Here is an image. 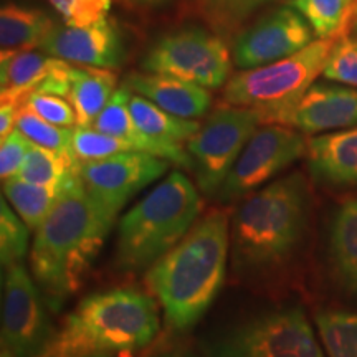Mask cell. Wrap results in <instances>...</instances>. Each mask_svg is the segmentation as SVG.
<instances>
[{
  "label": "cell",
  "instance_id": "obj_1",
  "mask_svg": "<svg viewBox=\"0 0 357 357\" xmlns=\"http://www.w3.org/2000/svg\"><path fill=\"white\" fill-rule=\"evenodd\" d=\"M113 222L84 190L78 171L71 172L52 212L35 231L30 255L33 280L53 311L78 287Z\"/></svg>",
  "mask_w": 357,
  "mask_h": 357
},
{
  "label": "cell",
  "instance_id": "obj_2",
  "mask_svg": "<svg viewBox=\"0 0 357 357\" xmlns=\"http://www.w3.org/2000/svg\"><path fill=\"white\" fill-rule=\"evenodd\" d=\"M230 243L229 215L212 211L147 270V287L171 328H192L215 301L225 280Z\"/></svg>",
  "mask_w": 357,
  "mask_h": 357
},
{
  "label": "cell",
  "instance_id": "obj_3",
  "mask_svg": "<svg viewBox=\"0 0 357 357\" xmlns=\"http://www.w3.org/2000/svg\"><path fill=\"white\" fill-rule=\"evenodd\" d=\"M307 218V187L289 174L253 192L231 223V258L240 273H260L288 260L301 242Z\"/></svg>",
  "mask_w": 357,
  "mask_h": 357
},
{
  "label": "cell",
  "instance_id": "obj_4",
  "mask_svg": "<svg viewBox=\"0 0 357 357\" xmlns=\"http://www.w3.org/2000/svg\"><path fill=\"white\" fill-rule=\"evenodd\" d=\"M153 296L136 288L88 294L65 319L47 357H82L144 349L159 334Z\"/></svg>",
  "mask_w": 357,
  "mask_h": 357
},
{
  "label": "cell",
  "instance_id": "obj_5",
  "mask_svg": "<svg viewBox=\"0 0 357 357\" xmlns=\"http://www.w3.org/2000/svg\"><path fill=\"white\" fill-rule=\"evenodd\" d=\"M202 211L197 187L172 171L124 213L116 238V266L124 271L151 268L195 225Z\"/></svg>",
  "mask_w": 357,
  "mask_h": 357
},
{
  "label": "cell",
  "instance_id": "obj_6",
  "mask_svg": "<svg viewBox=\"0 0 357 357\" xmlns=\"http://www.w3.org/2000/svg\"><path fill=\"white\" fill-rule=\"evenodd\" d=\"M339 38H319L275 63L243 70L227 82L223 101L230 106L255 109L261 123L288 126L294 108L323 75Z\"/></svg>",
  "mask_w": 357,
  "mask_h": 357
},
{
  "label": "cell",
  "instance_id": "obj_7",
  "mask_svg": "<svg viewBox=\"0 0 357 357\" xmlns=\"http://www.w3.org/2000/svg\"><path fill=\"white\" fill-rule=\"evenodd\" d=\"M212 357H324L301 306L265 311L222 333Z\"/></svg>",
  "mask_w": 357,
  "mask_h": 357
},
{
  "label": "cell",
  "instance_id": "obj_8",
  "mask_svg": "<svg viewBox=\"0 0 357 357\" xmlns=\"http://www.w3.org/2000/svg\"><path fill=\"white\" fill-rule=\"evenodd\" d=\"M230 52L218 35L184 26L155 40L142 60L147 73L166 75L202 88H218L230 73Z\"/></svg>",
  "mask_w": 357,
  "mask_h": 357
},
{
  "label": "cell",
  "instance_id": "obj_9",
  "mask_svg": "<svg viewBox=\"0 0 357 357\" xmlns=\"http://www.w3.org/2000/svg\"><path fill=\"white\" fill-rule=\"evenodd\" d=\"M260 123L255 109L229 106L215 111L187 141L185 151L202 194L217 195Z\"/></svg>",
  "mask_w": 357,
  "mask_h": 357
},
{
  "label": "cell",
  "instance_id": "obj_10",
  "mask_svg": "<svg viewBox=\"0 0 357 357\" xmlns=\"http://www.w3.org/2000/svg\"><path fill=\"white\" fill-rule=\"evenodd\" d=\"M6 270L2 347L12 357H47L56 339L47 314V301L22 263Z\"/></svg>",
  "mask_w": 357,
  "mask_h": 357
},
{
  "label": "cell",
  "instance_id": "obj_11",
  "mask_svg": "<svg viewBox=\"0 0 357 357\" xmlns=\"http://www.w3.org/2000/svg\"><path fill=\"white\" fill-rule=\"evenodd\" d=\"M307 142L300 132L281 124H270L253 132L236 159L217 199L231 202L261 189L270 178L306 154Z\"/></svg>",
  "mask_w": 357,
  "mask_h": 357
},
{
  "label": "cell",
  "instance_id": "obj_12",
  "mask_svg": "<svg viewBox=\"0 0 357 357\" xmlns=\"http://www.w3.org/2000/svg\"><path fill=\"white\" fill-rule=\"evenodd\" d=\"M169 160L158 155L129 151L111 158L82 162L78 167L84 190L109 217L116 218L123 207L169 171Z\"/></svg>",
  "mask_w": 357,
  "mask_h": 357
},
{
  "label": "cell",
  "instance_id": "obj_13",
  "mask_svg": "<svg viewBox=\"0 0 357 357\" xmlns=\"http://www.w3.org/2000/svg\"><path fill=\"white\" fill-rule=\"evenodd\" d=\"M314 32L305 17L291 6L268 12L238 35L234 43V61L252 70L296 55L314 42Z\"/></svg>",
  "mask_w": 357,
  "mask_h": 357
},
{
  "label": "cell",
  "instance_id": "obj_14",
  "mask_svg": "<svg viewBox=\"0 0 357 357\" xmlns=\"http://www.w3.org/2000/svg\"><path fill=\"white\" fill-rule=\"evenodd\" d=\"M40 50L71 65L106 70L119 68L126 52L121 30L109 19L88 26L58 25Z\"/></svg>",
  "mask_w": 357,
  "mask_h": 357
},
{
  "label": "cell",
  "instance_id": "obj_15",
  "mask_svg": "<svg viewBox=\"0 0 357 357\" xmlns=\"http://www.w3.org/2000/svg\"><path fill=\"white\" fill-rule=\"evenodd\" d=\"M357 126V89L312 84L293 111L288 128L303 132L334 131Z\"/></svg>",
  "mask_w": 357,
  "mask_h": 357
},
{
  "label": "cell",
  "instance_id": "obj_16",
  "mask_svg": "<svg viewBox=\"0 0 357 357\" xmlns=\"http://www.w3.org/2000/svg\"><path fill=\"white\" fill-rule=\"evenodd\" d=\"M131 96L132 91L126 83H123L121 86L116 88L114 95L111 96L109 102L106 105V108L101 111V114L98 116L91 128H95L96 131L109 134V136L118 137V139L128 142L134 151L158 155V158L166 159L178 167L192 171L190 158L184 147L181 144H176V142L153 139V137L146 136V134L136 126V123H134L131 116V111H129Z\"/></svg>",
  "mask_w": 357,
  "mask_h": 357
},
{
  "label": "cell",
  "instance_id": "obj_17",
  "mask_svg": "<svg viewBox=\"0 0 357 357\" xmlns=\"http://www.w3.org/2000/svg\"><path fill=\"white\" fill-rule=\"evenodd\" d=\"M132 93L139 95L166 113L182 119L200 118L211 108L207 88L158 73H131L124 79Z\"/></svg>",
  "mask_w": 357,
  "mask_h": 357
},
{
  "label": "cell",
  "instance_id": "obj_18",
  "mask_svg": "<svg viewBox=\"0 0 357 357\" xmlns=\"http://www.w3.org/2000/svg\"><path fill=\"white\" fill-rule=\"evenodd\" d=\"M307 166L318 181L331 185L357 184V126L307 141Z\"/></svg>",
  "mask_w": 357,
  "mask_h": 357
},
{
  "label": "cell",
  "instance_id": "obj_19",
  "mask_svg": "<svg viewBox=\"0 0 357 357\" xmlns=\"http://www.w3.org/2000/svg\"><path fill=\"white\" fill-rule=\"evenodd\" d=\"M60 58L43 52H19L2 55L0 66V100L2 105L22 106L26 98L52 75Z\"/></svg>",
  "mask_w": 357,
  "mask_h": 357
},
{
  "label": "cell",
  "instance_id": "obj_20",
  "mask_svg": "<svg viewBox=\"0 0 357 357\" xmlns=\"http://www.w3.org/2000/svg\"><path fill=\"white\" fill-rule=\"evenodd\" d=\"M56 22L40 8L3 3L0 10V50L2 55L42 48L56 29Z\"/></svg>",
  "mask_w": 357,
  "mask_h": 357
},
{
  "label": "cell",
  "instance_id": "obj_21",
  "mask_svg": "<svg viewBox=\"0 0 357 357\" xmlns=\"http://www.w3.org/2000/svg\"><path fill=\"white\" fill-rule=\"evenodd\" d=\"M68 101L77 114V124L91 128L116 91V75L95 66H73L70 73Z\"/></svg>",
  "mask_w": 357,
  "mask_h": 357
},
{
  "label": "cell",
  "instance_id": "obj_22",
  "mask_svg": "<svg viewBox=\"0 0 357 357\" xmlns=\"http://www.w3.org/2000/svg\"><path fill=\"white\" fill-rule=\"evenodd\" d=\"M329 257L339 281L357 294V199L342 204L334 213Z\"/></svg>",
  "mask_w": 357,
  "mask_h": 357
},
{
  "label": "cell",
  "instance_id": "obj_23",
  "mask_svg": "<svg viewBox=\"0 0 357 357\" xmlns=\"http://www.w3.org/2000/svg\"><path fill=\"white\" fill-rule=\"evenodd\" d=\"M129 111L136 126L153 139L181 144L182 141H189L192 136H195L200 129L197 121L169 114L136 93H132L131 101H129Z\"/></svg>",
  "mask_w": 357,
  "mask_h": 357
},
{
  "label": "cell",
  "instance_id": "obj_24",
  "mask_svg": "<svg viewBox=\"0 0 357 357\" xmlns=\"http://www.w3.org/2000/svg\"><path fill=\"white\" fill-rule=\"evenodd\" d=\"M319 38H341L357 19V0H289Z\"/></svg>",
  "mask_w": 357,
  "mask_h": 357
},
{
  "label": "cell",
  "instance_id": "obj_25",
  "mask_svg": "<svg viewBox=\"0 0 357 357\" xmlns=\"http://www.w3.org/2000/svg\"><path fill=\"white\" fill-rule=\"evenodd\" d=\"M2 189L3 197L32 231H37L38 227L45 222L61 192L52 187L17 181V178H8L2 182Z\"/></svg>",
  "mask_w": 357,
  "mask_h": 357
},
{
  "label": "cell",
  "instance_id": "obj_26",
  "mask_svg": "<svg viewBox=\"0 0 357 357\" xmlns=\"http://www.w3.org/2000/svg\"><path fill=\"white\" fill-rule=\"evenodd\" d=\"M314 323L328 357H357V312L323 310Z\"/></svg>",
  "mask_w": 357,
  "mask_h": 357
},
{
  "label": "cell",
  "instance_id": "obj_27",
  "mask_svg": "<svg viewBox=\"0 0 357 357\" xmlns=\"http://www.w3.org/2000/svg\"><path fill=\"white\" fill-rule=\"evenodd\" d=\"M78 167L79 164H73L52 151L33 146L13 178L61 190L70 174L78 171Z\"/></svg>",
  "mask_w": 357,
  "mask_h": 357
},
{
  "label": "cell",
  "instance_id": "obj_28",
  "mask_svg": "<svg viewBox=\"0 0 357 357\" xmlns=\"http://www.w3.org/2000/svg\"><path fill=\"white\" fill-rule=\"evenodd\" d=\"M17 129L25 134L35 146L52 151V153L68 159L70 162L79 164L73 155V147H71L73 131L70 128H60L47 123L32 109L22 105L17 111Z\"/></svg>",
  "mask_w": 357,
  "mask_h": 357
},
{
  "label": "cell",
  "instance_id": "obj_29",
  "mask_svg": "<svg viewBox=\"0 0 357 357\" xmlns=\"http://www.w3.org/2000/svg\"><path fill=\"white\" fill-rule=\"evenodd\" d=\"M270 2L273 0H194L204 20L223 33L235 32L253 12Z\"/></svg>",
  "mask_w": 357,
  "mask_h": 357
},
{
  "label": "cell",
  "instance_id": "obj_30",
  "mask_svg": "<svg viewBox=\"0 0 357 357\" xmlns=\"http://www.w3.org/2000/svg\"><path fill=\"white\" fill-rule=\"evenodd\" d=\"M29 227L22 220L7 199L0 200V261L3 268L22 263L29 250Z\"/></svg>",
  "mask_w": 357,
  "mask_h": 357
},
{
  "label": "cell",
  "instance_id": "obj_31",
  "mask_svg": "<svg viewBox=\"0 0 357 357\" xmlns=\"http://www.w3.org/2000/svg\"><path fill=\"white\" fill-rule=\"evenodd\" d=\"M71 147H73L75 159L79 164L106 159L111 158V155L134 151L128 142L118 139V137L96 131L95 128L83 126H77L73 129V142H71Z\"/></svg>",
  "mask_w": 357,
  "mask_h": 357
},
{
  "label": "cell",
  "instance_id": "obj_32",
  "mask_svg": "<svg viewBox=\"0 0 357 357\" xmlns=\"http://www.w3.org/2000/svg\"><path fill=\"white\" fill-rule=\"evenodd\" d=\"M323 77L357 88V38L341 37L323 70Z\"/></svg>",
  "mask_w": 357,
  "mask_h": 357
},
{
  "label": "cell",
  "instance_id": "obj_33",
  "mask_svg": "<svg viewBox=\"0 0 357 357\" xmlns=\"http://www.w3.org/2000/svg\"><path fill=\"white\" fill-rule=\"evenodd\" d=\"M68 26H88L108 19L111 0H48Z\"/></svg>",
  "mask_w": 357,
  "mask_h": 357
},
{
  "label": "cell",
  "instance_id": "obj_34",
  "mask_svg": "<svg viewBox=\"0 0 357 357\" xmlns=\"http://www.w3.org/2000/svg\"><path fill=\"white\" fill-rule=\"evenodd\" d=\"M26 108L45 119L47 123L60 128H71L77 124V114L73 106L66 98L45 95V93H32L25 101Z\"/></svg>",
  "mask_w": 357,
  "mask_h": 357
},
{
  "label": "cell",
  "instance_id": "obj_35",
  "mask_svg": "<svg viewBox=\"0 0 357 357\" xmlns=\"http://www.w3.org/2000/svg\"><path fill=\"white\" fill-rule=\"evenodd\" d=\"M33 146V142L25 134H22L19 129L12 131L6 139H2V146H0V176H2V182L15 177V174L19 172L22 164H24L26 154L30 153Z\"/></svg>",
  "mask_w": 357,
  "mask_h": 357
},
{
  "label": "cell",
  "instance_id": "obj_36",
  "mask_svg": "<svg viewBox=\"0 0 357 357\" xmlns=\"http://www.w3.org/2000/svg\"><path fill=\"white\" fill-rule=\"evenodd\" d=\"M20 106L2 105L0 106V137H6L17 129V111Z\"/></svg>",
  "mask_w": 357,
  "mask_h": 357
},
{
  "label": "cell",
  "instance_id": "obj_37",
  "mask_svg": "<svg viewBox=\"0 0 357 357\" xmlns=\"http://www.w3.org/2000/svg\"><path fill=\"white\" fill-rule=\"evenodd\" d=\"M151 357H199L194 352L187 351V349H169L164 352H158V354L151 356Z\"/></svg>",
  "mask_w": 357,
  "mask_h": 357
},
{
  "label": "cell",
  "instance_id": "obj_38",
  "mask_svg": "<svg viewBox=\"0 0 357 357\" xmlns=\"http://www.w3.org/2000/svg\"><path fill=\"white\" fill-rule=\"evenodd\" d=\"M134 3H139V6H147V7H155V6H162L166 3L167 0H131Z\"/></svg>",
  "mask_w": 357,
  "mask_h": 357
},
{
  "label": "cell",
  "instance_id": "obj_39",
  "mask_svg": "<svg viewBox=\"0 0 357 357\" xmlns=\"http://www.w3.org/2000/svg\"><path fill=\"white\" fill-rule=\"evenodd\" d=\"M82 357H109V354H88V356H82Z\"/></svg>",
  "mask_w": 357,
  "mask_h": 357
},
{
  "label": "cell",
  "instance_id": "obj_40",
  "mask_svg": "<svg viewBox=\"0 0 357 357\" xmlns=\"http://www.w3.org/2000/svg\"><path fill=\"white\" fill-rule=\"evenodd\" d=\"M2 357H12V354L7 349H3V347H2Z\"/></svg>",
  "mask_w": 357,
  "mask_h": 357
}]
</instances>
